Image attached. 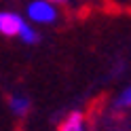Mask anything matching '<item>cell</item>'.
<instances>
[{"label": "cell", "instance_id": "obj_1", "mask_svg": "<svg viewBox=\"0 0 131 131\" xmlns=\"http://www.w3.org/2000/svg\"><path fill=\"white\" fill-rule=\"evenodd\" d=\"M57 4L49 2V0H32V2L28 4V17L32 23H42V26H47V23H55L57 21Z\"/></svg>", "mask_w": 131, "mask_h": 131}, {"label": "cell", "instance_id": "obj_2", "mask_svg": "<svg viewBox=\"0 0 131 131\" xmlns=\"http://www.w3.org/2000/svg\"><path fill=\"white\" fill-rule=\"evenodd\" d=\"M23 26H26V19L21 17L19 13L15 11H0V34L6 38H15L21 34Z\"/></svg>", "mask_w": 131, "mask_h": 131}, {"label": "cell", "instance_id": "obj_3", "mask_svg": "<svg viewBox=\"0 0 131 131\" xmlns=\"http://www.w3.org/2000/svg\"><path fill=\"white\" fill-rule=\"evenodd\" d=\"M9 108L15 116H26L32 108V102L28 95H21V93H11L9 95Z\"/></svg>", "mask_w": 131, "mask_h": 131}, {"label": "cell", "instance_id": "obj_4", "mask_svg": "<svg viewBox=\"0 0 131 131\" xmlns=\"http://www.w3.org/2000/svg\"><path fill=\"white\" fill-rule=\"evenodd\" d=\"M59 131H87L85 129V116H83V112H78V110L70 112L68 116L61 121Z\"/></svg>", "mask_w": 131, "mask_h": 131}, {"label": "cell", "instance_id": "obj_5", "mask_svg": "<svg viewBox=\"0 0 131 131\" xmlns=\"http://www.w3.org/2000/svg\"><path fill=\"white\" fill-rule=\"evenodd\" d=\"M19 40L23 45H38L40 42V34H38V30L34 26H30V23L26 21V26H23L21 34H19Z\"/></svg>", "mask_w": 131, "mask_h": 131}, {"label": "cell", "instance_id": "obj_6", "mask_svg": "<svg viewBox=\"0 0 131 131\" xmlns=\"http://www.w3.org/2000/svg\"><path fill=\"white\" fill-rule=\"evenodd\" d=\"M114 108H118V110H129L131 108V85H127L118 93V97L114 100Z\"/></svg>", "mask_w": 131, "mask_h": 131}, {"label": "cell", "instance_id": "obj_7", "mask_svg": "<svg viewBox=\"0 0 131 131\" xmlns=\"http://www.w3.org/2000/svg\"><path fill=\"white\" fill-rule=\"evenodd\" d=\"M49 2H53V4H63V2H68V0H49Z\"/></svg>", "mask_w": 131, "mask_h": 131}]
</instances>
